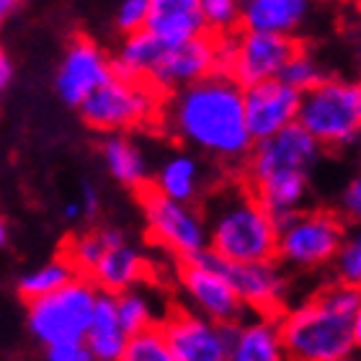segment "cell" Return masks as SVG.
Instances as JSON below:
<instances>
[{
	"label": "cell",
	"mask_w": 361,
	"mask_h": 361,
	"mask_svg": "<svg viewBox=\"0 0 361 361\" xmlns=\"http://www.w3.org/2000/svg\"><path fill=\"white\" fill-rule=\"evenodd\" d=\"M96 305V292L83 279L29 302V331L34 338L52 346L62 341H83Z\"/></svg>",
	"instance_id": "ba28073f"
},
{
	"label": "cell",
	"mask_w": 361,
	"mask_h": 361,
	"mask_svg": "<svg viewBox=\"0 0 361 361\" xmlns=\"http://www.w3.org/2000/svg\"><path fill=\"white\" fill-rule=\"evenodd\" d=\"M323 147L300 127L253 142L245 158V188L274 219L305 209L310 196V176L323 160Z\"/></svg>",
	"instance_id": "7a4b0ae2"
},
{
	"label": "cell",
	"mask_w": 361,
	"mask_h": 361,
	"mask_svg": "<svg viewBox=\"0 0 361 361\" xmlns=\"http://www.w3.org/2000/svg\"><path fill=\"white\" fill-rule=\"evenodd\" d=\"M207 248L227 264L276 261V219L258 204L245 183L222 188L204 214Z\"/></svg>",
	"instance_id": "277c9868"
},
{
	"label": "cell",
	"mask_w": 361,
	"mask_h": 361,
	"mask_svg": "<svg viewBox=\"0 0 361 361\" xmlns=\"http://www.w3.org/2000/svg\"><path fill=\"white\" fill-rule=\"evenodd\" d=\"M297 124L323 150H341L354 145L361 127L356 83L346 78H323L315 88L302 93Z\"/></svg>",
	"instance_id": "8992f818"
},
{
	"label": "cell",
	"mask_w": 361,
	"mask_h": 361,
	"mask_svg": "<svg viewBox=\"0 0 361 361\" xmlns=\"http://www.w3.org/2000/svg\"><path fill=\"white\" fill-rule=\"evenodd\" d=\"M11 80H13V62H11V57L0 49V93L11 85Z\"/></svg>",
	"instance_id": "e575fe53"
},
{
	"label": "cell",
	"mask_w": 361,
	"mask_h": 361,
	"mask_svg": "<svg viewBox=\"0 0 361 361\" xmlns=\"http://www.w3.org/2000/svg\"><path fill=\"white\" fill-rule=\"evenodd\" d=\"M217 269L233 284L243 307L256 317H279L286 310L289 276L279 261L266 264H227L217 258Z\"/></svg>",
	"instance_id": "7c38bea8"
},
{
	"label": "cell",
	"mask_w": 361,
	"mask_h": 361,
	"mask_svg": "<svg viewBox=\"0 0 361 361\" xmlns=\"http://www.w3.org/2000/svg\"><path fill=\"white\" fill-rule=\"evenodd\" d=\"M323 78H325V73H323V68H320V62H317L310 52L300 49V52L294 54L292 60L284 65L279 80H281L284 85H289L292 90H297V93H305V90L315 88Z\"/></svg>",
	"instance_id": "f546056e"
},
{
	"label": "cell",
	"mask_w": 361,
	"mask_h": 361,
	"mask_svg": "<svg viewBox=\"0 0 361 361\" xmlns=\"http://www.w3.org/2000/svg\"><path fill=\"white\" fill-rule=\"evenodd\" d=\"M121 243H127L121 230H114V227L88 230V233L75 235V238H70V240L65 243V253H62V258L75 269L78 276H90L106 250L116 248V245H121Z\"/></svg>",
	"instance_id": "d4e9b609"
},
{
	"label": "cell",
	"mask_w": 361,
	"mask_h": 361,
	"mask_svg": "<svg viewBox=\"0 0 361 361\" xmlns=\"http://www.w3.org/2000/svg\"><path fill=\"white\" fill-rule=\"evenodd\" d=\"M80 207H83V214H88V217H93L98 209V194L96 188L90 186V183H85L83 186V202H80Z\"/></svg>",
	"instance_id": "d590c367"
},
{
	"label": "cell",
	"mask_w": 361,
	"mask_h": 361,
	"mask_svg": "<svg viewBox=\"0 0 361 361\" xmlns=\"http://www.w3.org/2000/svg\"><path fill=\"white\" fill-rule=\"evenodd\" d=\"M6 240H8V225H6V219L0 217V248L6 245Z\"/></svg>",
	"instance_id": "ab89813d"
},
{
	"label": "cell",
	"mask_w": 361,
	"mask_h": 361,
	"mask_svg": "<svg viewBox=\"0 0 361 361\" xmlns=\"http://www.w3.org/2000/svg\"><path fill=\"white\" fill-rule=\"evenodd\" d=\"M85 348L90 351L93 361H119L127 346V333L121 331L116 317V300L111 294L96 297L90 325L83 338Z\"/></svg>",
	"instance_id": "d6986e66"
},
{
	"label": "cell",
	"mask_w": 361,
	"mask_h": 361,
	"mask_svg": "<svg viewBox=\"0 0 361 361\" xmlns=\"http://www.w3.org/2000/svg\"><path fill=\"white\" fill-rule=\"evenodd\" d=\"M47 361H93L83 341H62L47 346Z\"/></svg>",
	"instance_id": "836d02e7"
},
{
	"label": "cell",
	"mask_w": 361,
	"mask_h": 361,
	"mask_svg": "<svg viewBox=\"0 0 361 361\" xmlns=\"http://www.w3.org/2000/svg\"><path fill=\"white\" fill-rule=\"evenodd\" d=\"M302 93L292 90L281 80H266V83L243 88V111H245V127L253 142L269 140L281 129L297 124Z\"/></svg>",
	"instance_id": "9a60e30c"
},
{
	"label": "cell",
	"mask_w": 361,
	"mask_h": 361,
	"mask_svg": "<svg viewBox=\"0 0 361 361\" xmlns=\"http://www.w3.org/2000/svg\"><path fill=\"white\" fill-rule=\"evenodd\" d=\"M341 217L346 219V225H361V171L341 194Z\"/></svg>",
	"instance_id": "d6a6232c"
},
{
	"label": "cell",
	"mask_w": 361,
	"mask_h": 361,
	"mask_svg": "<svg viewBox=\"0 0 361 361\" xmlns=\"http://www.w3.org/2000/svg\"><path fill=\"white\" fill-rule=\"evenodd\" d=\"M346 219L331 209H300L276 219V261L292 271L333 266L346 238Z\"/></svg>",
	"instance_id": "5b68a950"
},
{
	"label": "cell",
	"mask_w": 361,
	"mask_h": 361,
	"mask_svg": "<svg viewBox=\"0 0 361 361\" xmlns=\"http://www.w3.org/2000/svg\"><path fill=\"white\" fill-rule=\"evenodd\" d=\"M310 13V0H245L240 3L243 31L294 37Z\"/></svg>",
	"instance_id": "ac0fdd59"
},
{
	"label": "cell",
	"mask_w": 361,
	"mask_h": 361,
	"mask_svg": "<svg viewBox=\"0 0 361 361\" xmlns=\"http://www.w3.org/2000/svg\"><path fill=\"white\" fill-rule=\"evenodd\" d=\"M359 3H361V0H359Z\"/></svg>",
	"instance_id": "7dc6e473"
},
{
	"label": "cell",
	"mask_w": 361,
	"mask_h": 361,
	"mask_svg": "<svg viewBox=\"0 0 361 361\" xmlns=\"http://www.w3.org/2000/svg\"><path fill=\"white\" fill-rule=\"evenodd\" d=\"M137 196L142 204L147 233L168 253H173L178 261H183V258H191L194 253L207 248V222L199 209H194L191 204H178L158 194L150 183L140 188Z\"/></svg>",
	"instance_id": "30bf717a"
},
{
	"label": "cell",
	"mask_w": 361,
	"mask_h": 361,
	"mask_svg": "<svg viewBox=\"0 0 361 361\" xmlns=\"http://www.w3.org/2000/svg\"><path fill=\"white\" fill-rule=\"evenodd\" d=\"M202 16L207 31L233 34L235 26H240V3L238 0H209V3H202Z\"/></svg>",
	"instance_id": "4dcf8cb0"
},
{
	"label": "cell",
	"mask_w": 361,
	"mask_h": 361,
	"mask_svg": "<svg viewBox=\"0 0 361 361\" xmlns=\"http://www.w3.org/2000/svg\"><path fill=\"white\" fill-rule=\"evenodd\" d=\"M145 274H147V261L140 256V250H135L129 243H121L101 256L90 279L101 286L104 294L116 297V294L132 292V286L142 281Z\"/></svg>",
	"instance_id": "ffe728a7"
},
{
	"label": "cell",
	"mask_w": 361,
	"mask_h": 361,
	"mask_svg": "<svg viewBox=\"0 0 361 361\" xmlns=\"http://www.w3.org/2000/svg\"><path fill=\"white\" fill-rule=\"evenodd\" d=\"M80 214H83V207H80V202L65 204V217H68V219H75V217H80Z\"/></svg>",
	"instance_id": "f35d334b"
},
{
	"label": "cell",
	"mask_w": 361,
	"mask_h": 361,
	"mask_svg": "<svg viewBox=\"0 0 361 361\" xmlns=\"http://www.w3.org/2000/svg\"><path fill=\"white\" fill-rule=\"evenodd\" d=\"M158 194L168 196L178 204H191L202 188V166L194 155L176 152L160 166L158 176L150 183Z\"/></svg>",
	"instance_id": "cb8c5ba5"
},
{
	"label": "cell",
	"mask_w": 361,
	"mask_h": 361,
	"mask_svg": "<svg viewBox=\"0 0 361 361\" xmlns=\"http://www.w3.org/2000/svg\"><path fill=\"white\" fill-rule=\"evenodd\" d=\"M356 145H359V150H361V127H359V135H356Z\"/></svg>",
	"instance_id": "b9f144b4"
},
{
	"label": "cell",
	"mask_w": 361,
	"mask_h": 361,
	"mask_svg": "<svg viewBox=\"0 0 361 361\" xmlns=\"http://www.w3.org/2000/svg\"><path fill=\"white\" fill-rule=\"evenodd\" d=\"M351 336H354V348L361 351V302L359 307H356L354 317H351Z\"/></svg>",
	"instance_id": "8d00e7d4"
},
{
	"label": "cell",
	"mask_w": 361,
	"mask_h": 361,
	"mask_svg": "<svg viewBox=\"0 0 361 361\" xmlns=\"http://www.w3.org/2000/svg\"><path fill=\"white\" fill-rule=\"evenodd\" d=\"M166 44L155 39L147 29L127 34L121 39L119 49L111 57V70L114 78L121 80H147L150 70L155 68V62L160 60Z\"/></svg>",
	"instance_id": "7402d4cb"
},
{
	"label": "cell",
	"mask_w": 361,
	"mask_h": 361,
	"mask_svg": "<svg viewBox=\"0 0 361 361\" xmlns=\"http://www.w3.org/2000/svg\"><path fill=\"white\" fill-rule=\"evenodd\" d=\"M145 29L166 47L183 44L209 34L199 0H150V13Z\"/></svg>",
	"instance_id": "e0dca14e"
},
{
	"label": "cell",
	"mask_w": 361,
	"mask_h": 361,
	"mask_svg": "<svg viewBox=\"0 0 361 361\" xmlns=\"http://www.w3.org/2000/svg\"><path fill=\"white\" fill-rule=\"evenodd\" d=\"M199 3H209V0H199Z\"/></svg>",
	"instance_id": "f6af8a7d"
},
{
	"label": "cell",
	"mask_w": 361,
	"mask_h": 361,
	"mask_svg": "<svg viewBox=\"0 0 361 361\" xmlns=\"http://www.w3.org/2000/svg\"><path fill=\"white\" fill-rule=\"evenodd\" d=\"M348 361H361V359H356V356H354V359H348Z\"/></svg>",
	"instance_id": "7bdbcfd3"
},
{
	"label": "cell",
	"mask_w": 361,
	"mask_h": 361,
	"mask_svg": "<svg viewBox=\"0 0 361 361\" xmlns=\"http://www.w3.org/2000/svg\"><path fill=\"white\" fill-rule=\"evenodd\" d=\"M114 300H116V317H119V325L121 331L127 333V338H132L137 333H142L145 328L155 325L150 305H147V300H145L142 294L124 292V294H116Z\"/></svg>",
	"instance_id": "f1b7e54d"
},
{
	"label": "cell",
	"mask_w": 361,
	"mask_h": 361,
	"mask_svg": "<svg viewBox=\"0 0 361 361\" xmlns=\"http://www.w3.org/2000/svg\"><path fill=\"white\" fill-rule=\"evenodd\" d=\"M150 13V0H121L116 11V29L127 37L135 31H142Z\"/></svg>",
	"instance_id": "1f68e13d"
},
{
	"label": "cell",
	"mask_w": 361,
	"mask_h": 361,
	"mask_svg": "<svg viewBox=\"0 0 361 361\" xmlns=\"http://www.w3.org/2000/svg\"><path fill=\"white\" fill-rule=\"evenodd\" d=\"M356 93H359V109H361V78L356 80Z\"/></svg>",
	"instance_id": "60d3db41"
},
{
	"label": "cell",
	"mask_w": 361,
	"mask_h": 361,
	"mask_svg": "<svg viewBox=\"0 0 361 361\" xmlns=\"http://www.w3.org/2000/svg\"><path fill=\"white\" fill-rule=\"evenodd\" d=\"M101 155L109 173L119 183L135 191L147 186V160L140 145L129 135H106L101 142Z\"/></svg>",
	"instance_id": "603a6c76"
},
{
	"label": "cell",
	"mask_w": 361,
	"mask_h": 361,
	"mask_svg": "<svg viewBox=\"0 0 361 361\" xmlns=\"http://www.w3.org/2000/svg\"><path fill=\"white\" fill-rule=\"evenodd\" d=\"M302 47L294 37H279V34H258V31H240L238 47H235L233 65L227 75L240 88L279 80L281 70Z\"/></svg>",
	"instance_id": "5bb4252c"
},
{
	"label": "cell",
	"mask_w": 361,
	"mask_h": 361,
	"mask_svg": "<svg viewBox=\"0 0 361 361\" xmlns=\"http://www.w3.org/2000/svg\"><path fill=\"white\" fill-rule=\"evenodd\" d=\"M361 292L346 284H325L297 307L276 317L286 361H348L354 359L351 317Z\"/></svg>",
	"instance_id": "3957f363"
},
{
	"label": "cell",
	"mask_w": 361,
	"mask_h": 361,
	"mask_svg": "<svg viewBox=\"0 0 361 361\" xmlns=\"http://www.w3.org/2000/svg\"><path fill=\"white\" fill-rule=\"evenodd\" d=\"M114 78L111 57L104 47L90 37L70 39L62 52V60L54 73V90L68 106H80L90 93H96Z\"/></svg>",
	"instance_id": "4fadbf2b"
},
{
	"label": "cell",
	"mask_w": 361,
	"mask_h": 361,
	"mask_svg": "<svg viewBox=\"0 0 361 361\" xmlns=\"http://www.w3.org/2000/svg\"><path fill=\"white\" fill-rule=\"evenodd\" d=\"M238 3H245V0H238Z\"/></svg>",
	"instance_id": "bcb514c9"
},
{
	"label": "cell",
	"mask_w": 361,
	"mask_h": 361,
	"mask_svg": "<svg viewBox=\"0 0 361 361\" xmlns=\"http://www.w3.org/2000/svg\"><path fill=\"white\" fill-rule=\"evenodd\" d=\"M0 109H3V98H0Z\"/></svg>",
	"instance_id": "ee69618b"
},
{
	"label": "cell",
	"mask_w": 361,
	"mask_h": 361,
	"mask_svg": "<svg viewBox=\"0 0 361 361\" xmlns=\"http://www.w3.org/2000/svg\"><path fill=\"white\" fill-rule=\"evenodd\" d=\"M230 361H286L276 317H256L240 323Z\"/></svg>",
	"instance_id": "44dd1931"
},
{
	"label": "cell",
	"mask_w": 361,
	"mask_h": 361,
	"mask_svg": "<svg viewBox=\"0 0 361 361\" xmlns=\"http://www.w3.org/2000/svg\"><path fill=\"white\" fill-rule=\"evenodd\" d=\"M21 3H23V0H0V26H3V21H6L8 16L13 13Z\"/></svg>",
	"instance_id": "74e56055"
},
{
	"label": "cell",
	"mask_w": 361,
	"mask_h": 361,
	"mask_svg": "<svg viewBox=\"0 0 361 361\" xmlns=\"http://www.w3.org/2000/svg\"><path fill=\"white\" fill-rule=\"evenodd\" d=\"M212 73H217L214 37L204 34V37H196L183 44L166 47L145 83L152 85L158 93H176L186 85L209 78Z\"/></svg>",
	"instance_id": "2e32d148"
},
{
	"label": "cell",
	"mask_w": 361,
	"mask_h": 361,
	"mask_svg": "<svg viewBox=\"0 0 361 361\" xmlns=\"http://www.w3.org/2000/svg\"><path fill=\"white\" fill-rule=\"evenodd\" d=\"M178 281L194 305V312L217 325L245 323L248 310L238 300L233 284L217 269V256L209 248L178 261Z\"/></svg>",
	"instance_id": "9c48e42d"
},
{
	"label": "cell",
	"mask_w": 361,
	"mask_h": 361,
	"mask_svg": "<svg viewBox=\"0 0 361 361\" xmlns=\"http://www.w3.org/2000/svg\"><path fill=\"white\" fill-rule=\"evenodd\" d=\"M176 361H230L238 325H217L194 310L173 307L160 323Z\"/></svg>",
	"instance_id": "8fae6325"
},
{
	"label": "cell",
	"mask_w": 361,
	"mask_h": 361,
	"mask_svg": "<svg viewBox=\"0 0 361 361\" xmlns=\"http://www.w3.org/2000/svg\"><path fill=\"white\" fill-rule=\"evenodd\" d=\"M336 281L361 292V225H348L343 245L333 261Z\"/></svg>",
	"instance_id": "83f0119b"
},
{
	"label": "cell",
	"mask_w": 361,
	"mask_h": 361,
	"mask_svg": "<svg viewBox=\"0 0 361 361\" xmlns=\"http://www.w3.org/2000/svg\"><path fill=\"white\" fill-rule=\"evenodd\" d=\"M119 361H176V356L160 331V323H155L145 328L142 333L127 338V346H124Z\"/></svg>",
	"instance_id": "4316f807"
},
{
	"label": "cell",
	"mask_w": 361,
	"mask_h": 361,
	"mask_svg": "<svg viewBox=\"0 0 361 361\" xmlns=\"http://www.w3.org/2000/svg\"><path fill=\"white\" fill-rule=\"evenodd\" d=\"M166 121L178 140L225 163H243L253 147L243 111V88L222 73L171 93Z\"/></svg>",
	"instance_id": "6da1fadb"
},
{
	"label": "cell",
	"mask_w": 361,
	"mask_h": 361,
	"mask_svg": "<svg viewBox=\"0 0 361 361\" xmlns=\"http://www.w3.org/2000/svg\"><path fill=\"white\" fill-rule=\"evenodd\" d=\"M78 111L90 129L104 135H127L155 119L160 111V93L145 80L111 78L106 85L90 93Z\"/></svg>",
	"instance_id": "52a82bcc"
},
{
	"label": "cell",
	"mask_w": 361,
	"mask_h": 361,
	"mask_svg": "<svg viewBox=\"0 0 361 361\" xmlns=\"http://www.w3.org/2000/svg\"><path fill=\"white\" fill-rule=\"evenodd\" d=\"M78 279L80 276L75 274V269H73L62 256H57L52 264L42 266V269L31 271V274H23V276L18 279V297L29 305V302L42 300L47 294L57 292L62 286L73 284Z\"/></svg>",
	"instance_id": "484cf974"
}]
</instances>
